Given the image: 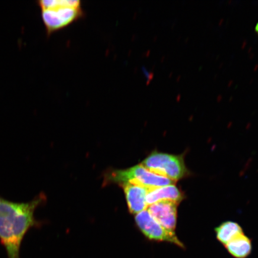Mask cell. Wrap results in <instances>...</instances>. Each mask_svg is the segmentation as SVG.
<instances>
[{
  "label": "cell",
  "mask_w": 258,
  "mask_h": 258,
  "mask_svg": "<svg viewBox=\"0 0 258 258\" xmlns=\"http://www.w3.org/2000/svg\"><path fill=\"white\" fill-rule=\"evenodd\" d=\"M44 201L38 196L28 202H14L0 196V241L9 258H20L22 241L31 228L39 225L35 210Z\"/></svg>",
  "instance_id": "1"
},
{
  "label": "cell",
  "mask_w": 258,
  "mask_h": 258,
  "mask_svg": "<svg viewBox=\"0 0 258 258\" xmlns=\"http://www.w3.org/2000/svg\"><path fill=\"white\" fill-rule=\"evenodd\" d=\"M141 164L150 172L165 176L175 182L190 174L183 155L154 152Z\"/></svg>",
  "instance_id": "2"
},
{
  "label": "cell",
  "mask_w": 258,
  "mask_h": 258,
  "mask_svg": "<svg viewBox=\"0 0 258 258\" xmlns=\"http://www.w3.org/2000/svg\"><path fill=\"white\" fill-rule=\"evenodd\" d=\"M109 181L123 183L130 182L148 188L174 185L175 182L167 177L150 172L139 164L127 169L115 170L108 177Z\"/></svg>",
  "instance_id": "3"
},
{
  "label": "cell",
  "mask_w": 258,
  "mask_h": 258,
  "mask_svg": "<svg viewBox=\"0 0 258 258\" xmlns=\"http://www.w3.org/2000/svg\"><path fill=\"white\" fill-rule=\"evenodd\" d=\"M135 221L140 230L150 240L169 242L180 248H185L184 245L179 240L175 233L167 231L158 223L147 209L136 215Z\"/></svg>",
  "instance_id": "4"
},
{
  "label": "cell",
  "mask_w": 258,
  "mask_h": 258,
  "mask_svg": "<svg viewBox=\"0 0 258 258\" xmlns=\"http://www.w3.org/2000/svg\"><path fill=\"white\" fill-rule=\"evenodd\" d=\"M41 11L42 19L48 34L67 27L84 15L82 7H59Z\"/></svg>",
  "instance_id": "5"
},
{
  "label": "cell",
  "mask_w": 258,
  "mask_h": 258,
  "mask_svg": "<svg viewBox=\"0 0 258 258\" xmlns=\"http://www.w3.org/2000/svg\"><path fill=\"white\" fill-rule=\"evenodd\" d=\"M178 205L173 202L161 201L148 206L147 210L158 223L167 231L175 233Z\"/></svg>",
  "instance_id": "6"
},
{
  "label": "cell",
  "mask_w": 258,
  "mask_h": 258,
  "mask_svg": "<svg viewBox=\"0 0 258 258\" xmlns=\"http://www.w3.org/2000/svg\"><path fill=\"white\" fill-rule=\"evenodd\" d=\"M126 198L129 211L132 214H138L147 208L146 196L148 188L134 183H122Z\"/></svg>",
  "instance_id": "7"
},
{
  "label": "cell",
  "mask_w": 258,
  "mask_h": 258,
  "mask_svg": "<svg viewBox=\"0 0 258 258\" xmlns=\"http://www.w3.org/2000/svg\"><path fill=\"white\" fill-rule=\"evenodd\" d=\"M185 198L184 194L175 185L148 188L146 203L148 206L161 201H171L179 204Z\"/></svg>",
  "instance_id": "8"
},
{
  "label": "cell",
  "mask_w": 258,
  "mask_h": 258,
  "mask_svg": "<svg viewBox=\"0 0 258 258\" xmlns=\"http://www.w3.org/2000/svg\"><path fill=\"white\" fill-rule=\"evenodd\" d=\"M225 246L235 258H246L249 256L252 249L250 240L244 233L238 235Z\"/></svg>",
  "instance_id": "9"
},
{
  "label": "cell",
  "mask_w": 258,
  "mask_h": 258,
  "mask_svg": "<svg viewBox=\"0 0 258 258\" xmlns=\"http://www.w3.org/2000/svg\"><path fill=\"white\" fill-rule=\"evenodd\" d=\"M217 239L222 244H227L234 238L243 234L240 225L233 221L224 222L215 228Z\"/></svg>",
  "instance_id": "10"
},
{
  "label": "cell",
  "mask_w": 258,
  "mask_h": 258,
  "mask_svg": "<svg viewBox=\"0 0 258 258\" xmlns=\"http://www.w3.org/2000/svg\"><path fill=\"white\" fill-rule=\"evenodd\" d=\"M79 0H42L38 2L41 10L59 7H82Z\"/></svg>",
  "instance_id": "11"
},
{
  "label": "cell",
  "mask_w": 258,
  "mask_h": 258,
  "mask_svg": "<svg viewBox=\"0 0 258 258\" xmlns=\"http://www.w3.org/2000/svg\"><path fill=\"white\" fill-rule=\"evenodd\" d=\"M255 31L257 32V34H258V23L256 24L255 27Z\"/></svg>",
  "instance_id": "12"
}]
</instances>
